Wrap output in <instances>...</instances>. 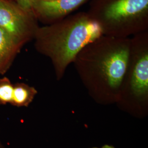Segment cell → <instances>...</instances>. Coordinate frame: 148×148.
I'll list each match as a JSON object with an SVG mask.
<instances>
[{
	"label": "cell",
	"mask_w": 148,
	"mask_h": 148,
	"mask_svg": "<svg viewBox=\"0 0 148 148\" xmlns=\"http://www.w3.org/2000/svg\"><path fill=\"white\" fill-rule=\"evenodd\" d=\"M101 35L97 23L87 12H81L38 27L34 46L38 53L50 59L57 79L60 80L79 51Z\"/></svg>",
	"instance_id": "cell-1"
},
{
	"label": "cell",
	"mask_w": 148,
	"mask_h": 148,
	"mask_svg": "<svg viewBox=\"0 0 148 148\" xmlns=\"http://www.w3.org/2000/svg\"><path fill=\"white\" fill-rule=\"evenodd\" d=\"M130 37L101 35L86 45L73 63L82 78L94 89L117 95L125 73Z\"/></svg>",
	"instance_id": "cell-2"
},
{
	"label": "cell",
	"mask_w": 148,
	"mask_h": 148,
	"mask_svg": "<svg viewBox=\"0 0 148 148\" xmlns=\"http://www.w3.org/2000/svg\"><path fill=\"white\" fill-rule=\"evenodd\" d=\"M87 12L104 35L125 38L148 30V0H90Z\"/></svg>",
	"instance_id": "cell-3"
},
{
	"label": "cell",
	"mask_w": 148,
	"mask_h": 148,
	"mask_svg": "<svg viewBox=\"0 0 148 148\" xmlns=\"http://www.w3.org/2000/svg\"><path fill=\"white\" fill-rule=\"evenodd\" d=\"M138 102L145 101L148 95V30L130 37L127 65L120 90Z\"/></svg>",
	"instance_id": "cell-4"
},
{
	"label": "cell",
	"mask_w": 148,
	"mask_h": 148,
	"mask_svg": "<svg viewBox=\"0 0 148 148\" xmlns=\"http://www.w3.org/2000/svg\"><path fill=\"white\" fill-rule=\"evenodd\" d=\"M32 11L23 9L16 2L0 0V28L19 47L34 40L39 27Z\"/></svg>",
	"instance_id": "cell-5"
},
{
	"label": "cell",
	"mask_w": 148,
	"mask_h": 148,
	"mask_svg": "<svg viewBox=\"0 0 148 148\" xmlns=\"http://www.w3.org/2000/svg\"><path fill=\"white\" fill-rule=\"evenodd\" d=\"M87 1L53 0L45 1L36 0L33 5L32 11L37 20L48 25L60 21L69 16Z\"/></svg>",
	"instance_id": "cell-6"
},
{
	"label": "cell",
	"mask_w": 148,
	"mask_h": 148,
	"mask_svg": "<svg viewBox=\"0 0 148 148\" xmlns=\"http://www.w3.org/2000/svg\"><path fill=\"white\" fill-rule=\"evenodd\" d=\"M21 49L0 28V75H3L8 71Z\"/></svg>",
	"instance_id": "cell-7"
},
{
	"label": "cell",
	"mask_w": 148,
	"mask_h": 148,
	"mask_svg": "<svg viewBox=\"0 0 148 148\" xmlns=\"http://www.w3.org/2000/svg\"><path fill=\"white\" fill-rule=\"evenodd\" d=\"M37 90L34 87L23 82L14 84L13 97L11 104L16 107H27L32 103Z\"/></svg>",
	"instance_id": "cell-8"
},
{
	"label": "cell",
	"mask_w": 148,
	"mask_h": 148,
	"mask_svg": "<svg viewBox=\"0 0 148 148\" xmlns=\"http://www.w3.org/2000/svg\"><path fill=\"white\" fill-rule=\"evenodd\" d=\"M13 88L14 84L10 79L5 76L0 79V106L11 104Z\"/></svg>",
	"instance_id": "cell-9"
},
{
	"label": "cell",
	"mask_w": 148,
	"mask_h": 148,
	"mask_svg": "<svg viewBox=\"0 0 148 148\" xmlns=\"http://www.w3.org/2000/svg\"><path fill=\"white\" fill-rule=\"evenodd\" d=\"M36 0H15L16 3L23 9L32 11V7Z\"/></svg>",
	"instance_id": "cell-10"
},
{
	"label": "cell",
	"mask_w": 148,
	"mask_h": 148,
	"mask_svg": "<svg viewBox=\"0 0 148 148\" xmlns=\"http://www.w3.org/2000/svg\"><path fill=\"white\" fill-rule=\"evenodd\" d=\"M101 148H115L114 147L111 146V145H104L103 147Z\"/></svg>",
	"instance_id": "cell-11"
},
{
	"label": "cell",
	"mask_w": 148,
	"mask_h": 148,
	"mask_svg": "<svg viewBox=\"0 0 148 148\" xmlns=\"http://www.w3.org/2000/svg\"><path fill=\"white\" fill-rule=\"evenodd\" d=\"M0 148H5L2 142L0 140Z\"/></svg>",
	"instance_id": "cell-12"
},
{
	"label": "cell",
	"mask_w": 148,
	"mask_h": 148,
	"mask_svg": "<svg viewBox=\"0 0 148 148\" xmlns=\"http://www.w3.org/2000/svg\"><path fill=\"white\" fill-rule=\"evenodd\" d=\"M41 1H53V0H41Z\"/></svg>",
	"instance_id": "cell-13"
}]
</instances>
